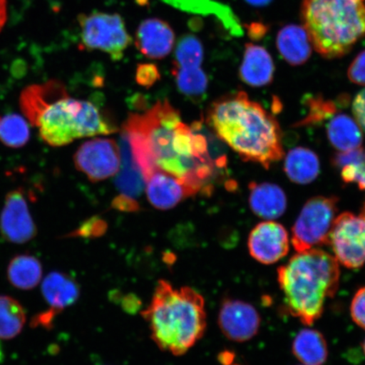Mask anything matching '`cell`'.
Returning a JSON list of instances; mask_svg holds the SVG:
<instances>
[{
    "label": "cell",
    "instance_id": "obj_1",
    "mask_svg": "<svg viewBox=\"0 0 365 365\" xmlns=\"http://www.w3.org/2000/svg\"><path fill=\"white\" fill-rule=\"evenodd\" d=\"M145 180L156 171L168 173L195 194L209 190L227 160L202 122L191 126L170 102H158L143 113L130 114L123 127Z\"/></svg>",
    "mask_w": 365,
    "mask_h": 365
},
{
    "label": "cell",
    "instance_id": "obj_2",
    "mask_svg": "<svg viewBox=\"0 0 365 365\" xmlns=\"http://www.w3.org/2000/svg\"><path fill=\"white\" fill-rule=\"evenodd\" d=\"M207 124L218 139L245 162L261 164L268 170L284 157L279 124L244 91L214 102L208 111Z\"/></svg>",
    "mask_w": 365,
    "mask_h": 365
},
{
    "label": "cell",
    "instance_id": "obj_3",
    "mask_svg": "<svg viewBox=\"0 0 365 365\" xmlns=\"http://www.w3.org/2000/svg\"><path fill=\"white\" fill-rule=\"evenodd\" d=\"M26 120L38 128L41 138L51 147L117 131L97 105L70 97L58 81L46 82Z\"/></svg>",
    "mask_w": 365,
    "mask_h": 365
},
{
    "label": "cell",
    "instance_id": "obj_4",
    "mask_svg": "<svg viewBox=\"0 0 365 365\" xmlns=\"http://www.w3.org/2000/svg\"><path fill=\"white\" fill-rule=\"evenodd\" d=\"M152 339L160 349L180 356L188 352L205 334V300L192 287L173 289L159 280L148 307L141 312Z\"/></svg>",
    "mask_w": 365,
    "mask_h": 365
},
{
    "label": "cell",
    "instance_id": "obj_5",
    "mask_svg": "<svg viewBox=\"0 0 365 365\" xmlns=\"http://www.w3.org/2000/svg\"><path fill=\"white\" fill-rule=\"evenodd\" d=\"M340 274L339 262L326 251L317 248L294 255L277 270L287 312L312 325L322 317L326 300L339 290Z\"/></svg>",
    "mask_w": 365,
    "mask_h": 365
},
{
    "label": "cell",
    "instance_id": "obj_6",
    "mask_svg": "<svg viewBox=\"0 0 365 365\" xmlns=\"http://www.w3.org/2000/svg\"><path fill=\"white\" fill-rule=\"evenodd\" d=\"M301 20L318 53L341 58L365 36V0H303Z\"/></svg>",
    "mask_w": 365,
    "mask_h": 365
},
{
    "label": "cell",
    "instance_id": "obj_7",
    "mask_svg": "<svg viewBox=\"0 0 365 365\" xmlns=\"http://www.w3.org/2000/svg\"><path fill=\"white\" fill-rule=\"evenodd\" d=\"M339 199L316 196L309 199L292 230V243L297 253L328 245Z\"/></svg>",
    "mask_w": 365,
    "mask_h": 365
},
{
    "label": "cell",
    "instance_id": "obj_8",
    "mask_svg": "<svg viewBox=\"0 0 365 365\" xmlns=\"http://www.w3.org/2000/svg\"><path fill=\"white\" fill-rule=\"evenodd\" d=\"M81 46L109 54L113 61H120L132 38L124 20L118 14L93 12L78 16Z\"/></svg>",
    "mask_w": 365,
    "mask_h": 365
},
{
    "label": "cell",
    "instance_id": "obj_9",
    "mask_svg": "<svg viewBox=\"0 0 365 365\" xmlns=\"http://www.w3.org/2000/svg\"><path fill=\"white\" fill-rule=\"evenodd\" d=\"M334 257L342 266L356 269L365 264V217L344 212L337 216L329 236Z\"/></svg>",
    "mask_w": 365,
    "mask_h": 365
},
{
    "label": "cell",
    "instance_id": "obj_10",
    "mask_svg": "<svg viewBox=\"0 0 365 365\" xmlns=\"http://www.w3.org/2000/svg\"><path fill=\"white\" fill-rule=\"evenodd\" d=\"M77 170L93 182L102 181L116 175L121 157L118 144L112 139L96 138L86 141L74 157Z\"/></svg>",
    "mask_w": 365,
    "mask_h": 365
},
{
    "label": "cell",
    "instance_id": "obj_11",
    "mask_svg": "<svg viewBox=\"0 0 365 365\" xmlns=\"http://www.w3.org/2000/svg\"><path fill=\"white\" fill-rule=\"evenodd\" d=\"M0 231L13 244H25L35 238L38 230L21 188L7 194L0 214Z\"/></svg>",
    "mask_w": 365,
    "mask_h": 365
},
{
    "label": "cell",
    "instance_id": "obj_12",
    "mask_svg": "<svg viewBox=\"0 0 365 365\" xmlns=\"http://www.w3.org/2000/svg\"><path fill=\"white\" fill-rule=\"evenodd\" d=\"M261 317L252 304L234 299H223L218 314V325L227 339L247 341L257 335Z\"/></svg>",
    "mask_w": 365,
    "mask_h": 365
},
{
    "label": "cell",
    "instance_id": "obj_13",
    "mask_svg": "<svg viewBox=\"0 0 365 365\" xmlns=\"http://www.w3.org/2000/svg\"><path fill=\"white\" fill-rule=\"evenodd\" d=\"M248 249L255 261L264 264L277 263L289 253V234L279 223L263 222L250 232Z\"/></svg>",
    "mask_w": 365,
    "mask_h": 365
},
{
    "label": "cell",
    "instance_id": "obj_14",
    "mask_svg": "<svg viewBox=\"0 0 365 365\" xmlns=\"http://www.w3.org/2000/svg\"><path fill=\"white\" fill-rule=\"evenodd\" d=\"M175 44V31L168 22L158 18L145 20L136 31V47L149 58L161 59L167 57Z\"/></svg>",
    "mask_w": 365,
    "mask_h": 365
},
{
    "label": "cell",
    "instance_id": "obj_15",
    "mask_svg": "<svg viewBox=\"0 0 365 365\" xmlns=\"http://www.w3.org/2000/svg\"><path fill=\"white\" fill-rule=\"evenodd\" d=\"M145 192L149 202L158 210H170L195 194L178 178L156 171L145 180Z\"/></svg>",
    "mask_w": 365,
    "mask_h": 365
},
{
    "label": "cell",
    "instance_id": "obj_16",
    "mask_svg": "<svg viewBox=\"0 0 365 365\" xmlns=\"http://www.w3.org/2000/svg\"><path fill=\"white\" fill-rule=\"evenodd\" d=\"M118 147L121 157L120 170L115 179L116 188L120 193L118 196L137 202L145 190V181L125 131L122 130Z\"/></svg>",
    "mask_w": 365,
    "mask_h": 365
},
{
    "label": "cell",
    "instance_id": "obj_17",
    "mask_svg": "<svg viewBox=\"0 0 365 365\" xmlns=\"http://www.w3.org/2000/svg\"><path fill=\"white\" fill-rule=\"evenodd\" d=\"M275 66L270 53L262 46L246 43L240 76L245 83L253 88L270 84Z\"/></svg>",
    "mask_w": 365,
    "mask_h": 365
},
{
    "label": "cell",
    "instance_id": "obj_18",
    "mask_svg": "<svg viewBox=\"0 0 365 365\" xmlns=\"http://www.w3.org/2000/svg\"><path fill=\"white\" fill-rule=\"evenodd\" d=\"M250 205L255 215L274 220L284 215L287 209V197L279 186L269 182H250Z\"/></svg>",
    "mask_w": 365,
    "mask_h": 365
},
{
    "label": "cell",
    "instance_id": "obj_19",
    "mask_svg": "<svg viewBox=\"0 0 365 365\" xmlns=\"http://www.w3.org/2000/svg\"><path fill=\"white\" fill-rule=\"evenodd\" d=\"M42 294L57 314L75 304L81 295V287L74 278L66 273L50 272L43 282Z\"/></svg>",
    "mask_w": 365,
    "mask_h": 365
},
{
    "label": "cell",
    "instance_id": "obj_20",
    "mask_svg": "<svg viewBox=\"0 0 365 365\" xmlns=\"http://www.w3.org/2000/svg\"><path fill=\"white\" fill-rule=\"evenodd\" d=\"M277 47L282 58L291 66L304 65L312 53V45L304 27L287 25L278 31Z\"/></svg>",
    "mask_w": 365,
    "mask_h": 365
},
{
    "label": "cell",
    "instance_id": "obj_21",
    "mask_svg": "<svg viewBox=\"0 0 365 365\" xmlns=\"http://www.w3.org/2000/svg\"><path fill=\"white\" fill-rule=\"evenodd\" d=\"M295 357L304 365H323L328 358L327 342L321 332L314 329L301 330L292 345Z\"/></svg>",
    "mask_w": 365,
    "mask_h": 365
},
{
    "label": "cell",
    "instance_id": "obj_22",
    "mask_svg": "<svg viewBox=\"0 0 365 365\" xmlns=\"http://www.w3.org/2000/svg\"><path fill=\"white\" fill-rule=\"evenodd\" d=\"M327 136L330 143L341 152L361 147L362 131L353 118L348 114L339 113L327 124Z\"/></svg>",
    "mask_w": 365,
    "mask_h": 365
},
{
    "label": "cell",
    "instance_id": "obj_23",
    "mask_svg": "<svg viewBox=\"0 0 365 365\" xmlns=\"http://www.w3.org/2000/svg\"><path fill=\"white\" fill-rule=\"evenodd\" d=\"M284 170L291 181L299 185L309 184L319 175L318 157L307 148H294L287 155Z\"/></svg>",
    "mask_w": 365,
    "mask_h": 365
},
{
    "label": "cell",
    "instance_id": "obj_24",
    "mask_svg": "<svg viewBox=\"0 0 365 365\" xmlns=\"http://www.w3.org/2000/svg\"><path fill=\"white\" fill-rule=\"evenodd\" d=\"M7 276L9 282L17 289H33L42 280V264L33 255H16L9 264Z\"/></svg>",
    "mask_w": 365,
    "mask_h": 365
},
{
    "label": "cell",
    "instance_id": "obj_25",
    "mask_svg": "<svg viewBox=\"0 0 365 365\" xmlns=\"http://www.w3.org/2000/svg\"><path fill=\"white\" fill-rule=\"evenodd\" d=\"M25 323L22 305L10 296L0 295V339H12L19 335Z\"/></svg>",
    "mask_w": 365,
    "mask_h": 365
},
{
    "label": "cell",
    "instance_id": "obj_26",
    "mask_svg": "<svg viewBox=\"0 0 365 365\" xmlns=\"http://www.w3.org/2000/svg\"><path fill=\"white\" fill-rule=\"evenodd\" d=\"M31 130L29 121L17 113L0 117V143L14 149L21 148L29 143Z\"/></svg>",
    "mask_w": 365,
    "mask_h": 365
},
{
    "label": "cell",
    "instance_id": "obj_27",
    "mask_svg": "<svg viewBox=\"0 0 365 365\" xmlns=\"http://www.w3.org/2000/svg\"><path fill=\"white\" fill-rule=\"evenodd\" d=\"M175 68H200L204 58L203 45L193 34L182 36L176 45Z\"/></svg>",
    "mask_w": 365,
    "mask_h": 365
},
{
    "label": "cell",
    "instance_id": "obj_28",
    "mask_svg": "<svg viewBox=\"0 0 365 365\" xmlns=\"http://www.w3.org/2000/svg\"><path fill=\"white\" fill-rule=\"evenodd\" d=\"M172 73L175 76L178 89L188 97H199L207 91L208 78L202 67L175 68Z\"/></svg>",
    "mask_w": 365,
    "mask_h": 365
},
{
    "label": "cell",
    "instance_id": "obj_29",
    "mask_svg": "<svg viewBox=\"0 0 365 365\" xmlns=\"http://www.w3.org/2000/svg\"><path fill=\"white\" fill-rule=\"evenodd\" d=\"M108 225L106 222L98 217H93L82 223L76 230L71 232L67 236L68 238L82 237V238H98L106 232Z\"/></svg>",
    "mask_w": 365,
    "mask_h": 365
},
{
    "label": "cell",
    "instance_id": "obj_30",
    "mask_svg": "<svg viewBox=\"0 0 365 365\" xmlns=\"http://www.w3.org/2000/svg\"><path fill=\"white\" fill-rule=\"evenodd\" d=\"M341 170L345 182H356L360 190H365V161L346 164Z\"/></svg>",
    "mask_w": 365,
    "mask_h": 365
},
{
    "label": "cell",
    "instance_id": "obj_31",
    "mask_svg": "<svg viewBox=\"0 0 365 365\" xmlns=\"http://www.w3.org/2000/svg\"><path fill=\"white\" fill-rule=\"evenodd\" d=\"M160 79V72L154 63H140L137 66L135 80L137 83L149 88Z\"/></svg>",
    "mask_w": 365,
    "mask_h": 365
},
{
    "label": "cell",
    "instance_id": "obj_32",
    "mask_svg": "<svg viewBox=\"0 0 365 365\" xmlns=\"http://www.w3.org/2000/svg\"><path fill=\"white\" fill-rule=\"evenodd\" d=\"M109 297L114 302L120 304L123 310L128 314H135L143 307L140 299L134 294L122 295L120 292L113 291Z\"/></svg>",
    "mask_w": 365,
    "mask_h": 365
},
{
    "label": "cell",
    "instance_id": "obj_33",
    "mask_svg": "<svg viewBox=\"0 0 365 365\" xmlns=\"http://www.w3.org/2000/svg\"><path fill=\"white\" fill-rule=\"evenodd\" d=\"M350 313L353 321L365 330V287L359 289L354 296Z\"/></svg>",
    "mask_w": 365,
    "mask_h": 365
},
{
    "label": "cell",
    "instance_id": "obj_34",
    "mask_svg": "<svg viewBox=\"0 0 365 365\" xmlns=\"http://www.w3.org/2000/svg\"><path fill=\"white\" fill-rule=\"evenodd\" d=\"M348 76L353 83L365 86V50L360 53L351 63Z\"/></svg>",
    "mask_w": 365,
    "mask_h": 365
},
{
    "label": "cell",
    "instance_id": "obj_35",
    "mask_svg": "<svg viewBox=\"0 0 365 365\" xmlns=\"http://www.w3.org/2000/svg\"><path fill=\"white\" fill-rule=\"evenodd\" d=\"M363 161H365V150L361 148L341 152L333 158V163L339 168L346 164Z\"/></svg>",
    "mask_w": 365,
    "mask_h": 365
},
{
    "label": "cell",
    "instance_id": "obj_36",
    "mask_svg": "<svg viewBox=\"0 0 365 365\" xmlns=\"http://www.w3.org/2000/svg\"><path fill=\"white\" fill-rule=\"evenodd\" d=\"M353 113L359 125L365 131V89L356 96L353 103Z\"/></svg>",
    "mask_w": 365,
    "mask_h": 365
},
{
    "label": "cell",
    "instance_id": "obj_37",
    "mask_svg": "<svg viewBox=\"0 0 365 365\" xmlns=\"http://www.w3.org/2000/svg\"><path fill=\"white\" fill-rule=\"evenodd\" d=\"M250 38L252 41H259L268 33L269 26L262 22H252L245 25Z\"/></svg>",
    "mask_w": 365,
    "mask_h": 365
},
{
    "label": "cell",
    "instance_id": "obj_38",
    "mask_svg": "<svg viewBox=\"0 0 365 365\" xmlns=\"http://www.w3.org/2000/svg\"><path fill=\"white\" fill-rule=\"evenodd\" d=\"M235 358V353L231 352L230 350L222 351V352L217 356L218 361L222 365H230L234 363Z\"/></svg>",
    "mask_w": 365,
    "mask_h": 365
},
{
    "label": "cell",
    "instance_id": "obj_39",
    "mask_svg": "<svg viewBox=\"0 0 365 365\" xmlns=\"http://www.w3.org/2000/svg\"><path fill=\"white\" fill-rule=\"evenodd\" d=\"M7 13V0H0V31H1L4 26H6L8 16Z\"/></svg>",
    "mask_w": 365,
    "mask_h": 365
},
{
    "label": "cell",
    "instance_id": "obj_40",
    "mask_svg": "<svg viewBox=\"0 0 365 365\" xmlns=\"http://www.w3.org/2000/svg\"><path fill=\"white\" fill-rule=\"evenodd\" d=\"M250 6L255 7H263L268 6L272 0H245Z\"/></svg>",
    "mask_w": 365,
    "mask_h": 365
},
{
    "label": "cell",
    "instance_id": "obj_41",
    "mask_svg": "<svg viewBox=\"0 0 365 365\" xmlns=\"http://www.w3.org/2000/svg\"><path fill=\"white\" fill-rule=\"evenodd\" d=\"M361 215L365 217V203H364V208H363V211H362Z\"/></svg>",
    "mask_w": 365,
    "mask_h": 365
},
{
    "label": "cell",
    "instance_id": "obj_42",
    "mask_svg": "<svg viewBox=\"0 0 365 365\" xmlns=\"http://www.w3.org/2000/svg\"><path fill=\"white\" fill-rule=\"evenodd\" d=\"M363 349H364V355H365V340H364V344H363Z\"/></svg>",
    "mask_w": 365,
    "mask_h": 365
},
{
    "label": "cell",
    "instance_id": "obj_43",
    "mask_svg": "<svg viewBox=\"0 0 365 365\" xmlns=\"http://www.w3.org/2000/svg\"><path fill=\"white\" fill-rule=\"evenodd\" d=\"M230 365H241V364H234V363H232V364H231Z\"/></svg>",
    "mask_w": 365,
    "mask_h": 365
},
{
    "label": "cell",
    "instance_id": "obj_44",
    "mask_svg": "<svg viewBox=\"0 0 365 365\" xmlns=\"http://www.w3.org/2000/svg\"></svg>",
    "mask_w": 365,
    "mask_h": 365
}]
</instances>
